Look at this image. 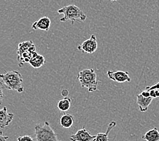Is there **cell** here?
<instances>
[{
  "label": "cell",
  "mask_w": 159,
  "mask_h": 141,
  "mask_svg": "<svg viewBox=\"0 0 159 141\" xmlns=\"http://www.w3.org/2000/svg\"><path fill=\"white\" fill-rule=\"evenodd\" d=\"M0 78L6 88L19 93L24 92L23 78L20 72L17 71L6 72V73L0 74Z\"/></svg>",
  "instance_id": "6da1fadb"
},
{
  "label": "cell",
  "mask_w": 159,
  "mask_h": 141,
  "mask_svg": "<svg viewBox=\"0 0 159 141\" xmlns=\"http://www.w3.org/2000/svg\"><path fill=\"white\" fill-rule=\"evenodd\" d=\"M58 14H62L64 16L60 18V21H70L72 24L75 22H83L86 20L87 16L78 6L70 4L62 7L58 10Z\"/></svg>",
  "instance_id": "7a4b0ae2"
},
{
  "label": "cell",
  "mask_w": 159,
  "mask_h": 141,
  "mask_svg": "<svg viewBox=\"0 0 159 141\" xmlns=\"http://www.w3.org/2000/svg\"><path fill=\"white\" fill-rule=\"evenodd\" d=\"M77 79L82 87H86L88 92H93L98 90V81L97 75L93 68H86L78 73Z\"/></svg>",
  "instance_id": "3957f363"
},
{
  "label": "cell",
  "mask_w": 159,
  "mask_h": 141,
  "mask_svg": "<svg viewBox=\"0 0 159 141\" xmlns=\"http://www.w3.org/2000/svg\"><path fill=\"white\" fill-rule=\"evenodd\" d=\"M35 134L37 141H61L58 140V134L48 121H45L43 125L37 124L35 126Z\"/></svg>",
  "instance_id": "277c9868"
},
{
  "label": "cell",
  "mask_w": 159,
  "mask_h": 141,
  "mask_svg": "<svg viewBox=\"0 0 159 141\" xmlns=\"http://www.w3.org/2000/svg\"><path fill=\"white\" fill-rule=\"evenodd\" d=\"M98 48L97 38L95 35H92L88 40L78 45L77 49L79 51L83 53H87L89 54H92L96 51Z\"/></svg>",
  "instance_id": "5b68a950"
},
{
  "label": "cell",
  "mask_w": 159,
  "mask_h": 141,
  "mask_svg": "<svg viewBox=\"0 0 159 141\" xmlns=\"http://www.w3.org/2000/svg\"><path fill=\"white\" fill-rule=\"evenodd\" d=\"M107 76L110 79L118 83L130 82L131 78L129 75V72L124 71H112L109 70L107 72Z\"/></svg>",
  "instance_id": "8992f818"
},
{
  "label": "cell",
  "mask_w": 159,
  "mask_h": 141,
  "mask_svg": "<svg viewBox=\"0 0 159 141\" xmlns=\"http://www.w3.org/2000/svg\"><path fill=\"white\" fill-rule=\"evenodd\" d=\"M96 138V135H92L90 132L85 129L83 128L75 133L72 134L70 137L71 141H93Z\"/></svg>",
  "instance_id": "52a82bcc"
},
{
  "label": "cell",
  "mask_w": 159,
  "mask_h": 141,
  "mask_svg": "<svg viewBox=\"0 0 159 141\" xmlns=\"http://www.w3.org/2000/svg\"><path fill=\"white\" fill-rule=\"evenodd\" d=\"M37 53V52H36V47L34 45L30 48H29L27 50L24 52L22 54L17 56V60L18 61V66H19V67H22L24 65V64L29 63L32 57L35 56Z\"/></svg>",
  "instance_id": "ba28073f"
},
{
  "label": "cell",
  "mask_w": 159,
  "mask_h": 141,
  "mask_svg": "<svg viewBox=\"0 0 159 141\" xmlns=\"http://www.w3.org/2000/svg\"><path fill=\"white\" fill-rule=\"evenodd\" d=\"M14 119V114L8 113L6 106L0 109V128H4L9 125Z\"/></svg>",
  "instance_id": "9c48e42d"
},
{
  "label": "cell",
  "mask_w": 159,
  "mask_h": 141,
  "mask_svg": "<svg viewBox=\"0 0 159 141\" xmlns=\"http://www.w3.org/2000/svg\"><path fill=\"white\" fill-rule=\"evenodd\" d=\"M51 20L47 16H43L35 21L32 25V28L35 30H42L48 31L50 28Z\"/></svg>",
  "instance_id": "30bf717a"
},
{
  "label": "cell",
  "mask_w": 159,
  "mask_h": 141,
  "mask_svg": "<svg viewBox=\"0 0 159 141\" xmlns=\"http://www.w3.org/2000/svg\"><path fill=\"white\" fill-rule=\"evenodd\" d=\"M153 100L152 98H146L143 96L141 94L137 95V103L141 112H146L148 110L149 106Z\"/></svg>",
  "instance_id": "8fae6325"
},
{
  "label": "cell",
  "mask_w": 159,
  "mask_h": 141,
  "mask_svg": "<svg viewBox=\"0 0 159 141\" xmlns=\"http://www.w3.org/2000/svg\"><path fill=\"white\" fill-rule=\"evenodd\" d=\"M74 124V117L70 114L64 112L60 119V125L63 128L69 129L73 126Z\"/></svg>",
  "instance_id": "7c38bea8"
},
{
  "label": "cell",
  "mask_w": 159,
  "mask_h": 141,
  "mask_svg": "<svg viewBox=\"0 0 159 141\" xmlns=\"http://www.w3.org/2000/svg\"><path fill=\"white\" fill-rule=\"evenodd\" d=\"M116 125V122L115 121H112L108 124L107 131L104 133H98L96 135V138L93 141H109L108 134L112 129Z\"/></svg>",
  "instance_id": "4fadbf2b"
},
{
  "label": "cell",
  "mask_w": 159,
  "mask_h": 141,
  "mask_svg": "<svg viewBox=\"0 0 159 141\" xmlns=\"http://www.w3.org/2000/svg\"><path fill=\"white\" fill-rule=\"evenodd\" d=\"M142 139L146 141H159V130L157 128H154L148 130Z\"/></svg>",
  "instance_id": "5bb4252c"
},
{
  "label": "cell",
  "mask_w": 159,
  "mask_h": 141,
  "mask_svg": "<svg viewBox=\"0 0 159 141\" xmlns=\"http://www.w3.org/2000/svg\"><path fill=\"white\" fill-rule=\"evenodd\" d=\"M45 62V60L44 56L43 55L38 54V53H37V54L34 56H33L31 59L29 60V63L31 64V66L32 67L35 68H39L43 65H44Z\"/></svg>",
  "instance_id": "9a60e30c"
},
{
  "label": "cell",
  "mask_w": 159,
  "mask_h": 141,
  "mask_svg": "<svg viewBox=\"0 0 159 141\" xmlns=\"http://www.w3.org/2000/svg\"><path fill=\"white\" fill-rule=\"evenodd\" d=\"M71 101V98L69 97H64L62 99H60L57 103V106L58 109L60 111H62L63 113L69 110L70 108Z\"/></svg>",
  "instance_id": "2e32d148"
},
{
  "label": "cell",
  "mask_w": 159,
  "mask_h": 141,
  "mask_svg": "<svg viewBox=\"0 0 159 141\" xmlns=\"http://www.w3.org/2000/svg\"><path fill=\"white\" fill-rule=\"evenodd\" d=\"M34 45L35 44H34V43L31 40L23 41V42L20 43L18 44V48L17 49V56L22 54L24 52L27 50L29 48H30Z\"/></svg>",
  "instance_id": "e0dca14e"
},
{
  "label": "cell",
  "mask_w": 159,
  "mask_h": 141,
  "mask_svg": "<svg viewBox=\"0 0 159 141\" xmlns=\"http://www.w3.org/2000/svg\"><path fill=\"white\" fill-rule=\"evenodd\" d=\"M6 88L4 85L3 84L2 82H0V105L2 104L3 99L4 98V94H3V90Z\"/></svg>",
  "instance_id": "ac0fdd59"
},
{
  "label": "cell",
  "mask_w": 159,
  "mask_h": 141,
  "mask_svg": "<svg viewBox=\"0 0 159 141\" xmlns=\"http://www.w3.org/2000/svg\"><path fill=\"white\" fill-rule=\"evenodd\" d=\"M17 141H33V139L30 136L25 135L18 136L17 138Z\"/></svg>",
  "instance_id": "d6986e66"
},
{
  "label": "cell",
  "mask_w": 159,
  "mask_h": 141,
  "mask_svg": "<svg viewBox=\"0 0 159 141\" xmlns=\"http://www.w3.org/2000/svg\"><path fill=\"white\" fill-rule=\"evenodd\" d=\"M145 90L149 91V92H150V90H159V82H157L156 84L152 85V86H151L146 87Z\"/></svg>",
  "instance_id": "ffe728a7"
},
{
  "label": "cell",
  "mask_w": 159,
  "mask_h": 141,
  "mask_svg": "<svg viewBox=\"0 0 159 141\" xmlns=\"http://www.w3.org/2000/svg\"><path fill=\"white\" fill-rule=\"evenodd\" d=\"M8 139V136L3 135V132L2 130H0V141H6Z\"/></svg>",
  "instance_id": "44dd1931"
},
{
  "label": "cell",
  "mask_w": 159,
  "mask_h": 141,
  "mask_svg": "<svg viewBox=\"0 0 159 141\" xmlns=\"http://www.w3.org/2000/svg\"><path fill=\"white\" fill-rule=\"evenodd\" d=\"M69 90H68L67 89H63L61 91V95L64 98V97H67L68 95H69Z\"/></svg>",
  "instance_id": "7402d4cb"
},
{
  "label": "cell",
  "mask_w": 159,
  "mask_h": 141,
  "mask_svg": "<svg viewBox=\"0 0 159 141\" xmlns=\"http://www.w3.org/2000/svg\"><path fill=\"white\" fill-rule=\"evenodd\" d=\"M141 94L143 96H144L146 98L150 97V92H149V91L146 90H145L144 91H143V92H142Z\"/></svg>",
  "instance_id": "603a6c76"
},
{
  "label": "cell",
  "mask_w": 159,
  "mask_h": 141,
  "mask_svg": "<svg viewBox=\"0 0 159 141\" xmlns=\"http://www.w3.org/2000/svg\"><path fill=\"white\" fill-rule=\"evenodd\" d=\"M150 96L151 98H157V96H156V94H155V90H150Z\"/></svg>",
  "instance_id": "cb8c5ba5"
},
{
  "label": "cell",
  "mask_w": 159,
  "mask_h": 141,
  "mask_svg": "<svg viewBox=\"0 0 159 141\" xmlns=\"http://www.w3.org/2000/svg\"><path fill=\"white\" fill-rule=\"evenodd\" d=\"M155 94H156L157 98L159 97V90H155Z\"/></svg>",
  "instance_id": "d4e9b609"
},
{
  "label": "cell",
  "mask_w": 159,
  "mask_h": 141,
  "mask_svg": "<svg viewBox=\"0 0 159 141\" xmlns=\"http://www.w3.org/2000/svg\"><path fill=\"white\" fill-rule=\"evenodd\" d=\"M109 1H111V2H115V1H117V0H109Z\"/></svg>",
  "instance_id": "484cf974"
}]
</instances>
